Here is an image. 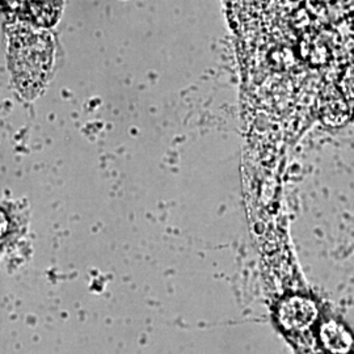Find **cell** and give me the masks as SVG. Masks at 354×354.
<instances>
[{
    "label": "cell",
    "instance_id": "cell-1",
    "mask_svg": "<svg viewBox=\"0 0 354 354\" xmlns=\"http://www.w3.org/2000/svg\"><path fill=\"white\" fill-rule=\"evenodd\" d=\"M54 62L50 36L29 26H19L10 38V67L13 82L26 99H35L49 82Z\"/></svg>",
    "mask_w": 354,
    "mask_h": 354
},
{
    "label": "cell",
    "instance_id": "cell-2",
    "mask_svg": "<svg viewBox=\"0 0 354 354\" xmlns=\"http://www.w3.org/2000/svg\"><path fill=\"white\" fill-rule=\"evenodd\" d=\"M315 314L314 304L301 297L288 298L279 306V322L283 328L290 330L308 327L314 320Z\"/></svg>",
    "mask_w": 354,
    "mask_h": 354
},
{
    "label": "cell",
    "instance_id": "cell-3",
    "mask_svg": "<svg viewBox=\"0 0 354 354\" xmlns=\"http://www.w3.org/2000/svg\"><path fill=\"white\" fill-rule=\"evenodd\" d=\"M29 11L37 24H53L59 12L58 0H30Z\"/></svg>",
    "mask_w": 354,
    "mask_h": 354
},
{
    "label": "cell",
    "instance_id": "cell-4",
    "mask_svg": "<svg viewBox=\"0 0 354 354\" xmlns=\"http://www.w3.org/2000/svg\"><path fill=\"white\" fill-rule=\"evenodd\" d=\"M322 337H323V342L328 346L330 351H336V352H344L346 351L349 346H351V339L349 336L346 335V332L344 330V328L340 330V333L335 335V324L333 323H329L326 324L323 329H322Z\"/></svg>",
    "mask_w": 354,
    "mask_h": 354
}]
</instances>
